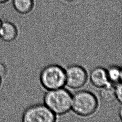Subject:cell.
Masks as SVG:
<instances>
[{"instance_id":"obj_14","label":"cell","mask_w":122,"mask_h":122,"mask_svg":"<svg viewBox=\"0 0 122 122\" xmlns=\"http://www.w3.org/2000/svg\"><path fill=\"white\" fill-rule=\"evenodd\" d=\"M119 117H120V119L122 121V106L119 109Z\"/></svg>"},{"instance_id":"obj_16","label":"cell","mask_w":122,"mask_h":122,"mask_svg":"<svg viewBox=\"0 0 122 122\" xmlns=\"http://www.w3.org/2000/svg\"><path fill=\"white\" fill-rule=\"evenodd\" d=\"M2 20H1V18H0V27L1 25V23H2Z\"/></svg>"},{"instance_id":"obj_9","label":"cell","mask_w":122,"mask_h":122,"mask_svg":"<svg viewBox=\"0 0 122 122\" xmlns=\"http://www.w3.org/2000/svg\"><path fill=\"white\" fill-rule=\"evenodd\" d=\"M101 88L100 96L104 102L109 103L115 101L116 99L115 88L112 83L110 82Z\"/></svg>"},{"instance_id":"obj_10","label":"cell","mask_w":122,"mask_h":122,"mask_svg":"<svg viewBox=\"0 0 122 122\" xmlns=\"http://www.w3.org/2000/svg\"><path fill=\"white\" fill-rule=\"evenodd\" d=\"M107 76L109 82L112 84L119 83L121 81V68L112 65L106 70Z\"/></svg>"},{"instance_id":"obj_5","label":"cell","mask_w":122,"mask_h":122,"mask_svg":"<svg viewBox=\"0 0 122 122\" xmlns=\"http://www.w3.org/2000/svg\"><path fill=\"white\" fill-rule=\"evenodd\" d=\"M65 71V84L72 89H78L82 87L86 82L87 74L81 66L72 65L69 66Z\"/></svg>"},{"instance_id":"obj_3","label":"cell","mask_w":122,"mask_h":122,"mask_svg":"<svg viewBox=\"0 0 122 122\" xmlns=\"http://www.w3.org/2000/svg\"><path fill=\"white\" fill-rule=\"evenodd\" d=\"M40 81L47 91L62 88L65 84V71L58 65L48 64L42 70Z\"/></svg>"},{"instance_id":"obj_4","label":"cell","mask_w":122,"mask_h":122,"mask_svg":"<svg viewBox=\"0 0 122 122\" xmlns=\"http://www.w3.org/2000/svg\"><path fill=\"white\" fill-rule=\"evenodd\" d=\"M55 120V114L44 104H38L28 108L22 118V122H53Z\"/></svg>"},{"instance_id":"obj_12","label":"cell","mask_w":122,"mask_h":122,"mask_svg":"<svg viewBox=\"0 0 122 122\" xmlns=\"http://www.w3.org/2000/svg\"><path fill=\"white\" fill-rule=\"evenodd\" d=\"M7 72V69L6 66L2 63H0V77L1 79L5 77Z\"/></svg>"},{"instance_id":"obj_1","label":"cell","mask_w":122,"mask_h":122,"mask_svg":"<svg viewBox=\"0 0 122 122\" xmlns=\"http://www.w3.org/2000/svg\"><path fill=\"white\" fill-rule=\"evenodd\" d=\"M43 103L55 114L61 115L71 109L72 96L69 91L62 88L48 90L43 97Z\"/></svg>"},{"instance_id":"obj_6","label":"cell","mask_w":122,"mask_h":122,"mask_svg":"<svg viewBox=\"0 0 122 122\" xmlns=\"http://www.w3.org/2000/svg\"><path fill=\"white\" fill-rule=\"evenodd\" d=\"M14 11L25 17H29L33 13L36 6L35 0H11Z\"/></svg>"},{"instance_id":"obj_17","label":"cell","mask_w":122,"mask_h":122,"mask_svg":"<svg viewBox=\"0 0 122 122\" xmlns=\"http://www.w3.org/2000/svg\"><path fill=\"white\" fill-rule=\"evenodd\" d=\"M1 77H0V84H1Z\"/></svg>"},{"instance_id":"obj_18","label":"cell","mask_w":122,"mask_h":122,"mask_svg":"<svg viewBox=\"0 0 122 122\" xmlns=\"http://www.w3.org/2000/svg\"></svg>"},{"instance_id":"obj_2","label":"cell","mask_w":122,"mask_h":122,"mask_svg":"<svg viewBox=\"0 0 122 122\" xmlns=\"http://www.w3.org/2000/svg\"><path fill=\"white\" fill-rule=\"evenodd\" d=\"M98 101L95 96L87 91H80L72 96L71 108L76 114L87 116L93 114L97 110Z\"/></svg>"},{"instance_id":"obj_13","label":"cell","mask_w":122,"mask_h":122,"mask_svg":"<svg viewBox=\"0 0 122 122\" xmlns=\"http://www.w3.org/2000/svg\"><path fill=\"white\" fill-rule=\"evenodd\" d=\"M11 0H0V5H4L9 3Z\"/></svg>"},{"instance_id":"obj_8","label":"cell","mask_w":122,"mask_h":122,"mask_svg":"<svg viewBox=\"0 0 122 122\" xmlns=\"http://www.w3.org/2000/svg\"><path fill=\"white\" fill-rule=\"evenodd\" d=\"M17 36V28L13 23L8 21L2 22L0 27V38L2 40L6 41H11Z\"/></svg>"},{"instance_id":"obj_11","label":"cell","mask_w":122,"mask_h":122,"mask_svg":"<svg viewBox=\"0 0 122 122\" xmlns=\"http://www.w3.org/2000/svg\"><path fill=\"white\" fill-rule=\"evenodd\" d=\"M116 99L122 104V84H119L115 88Z\"/></svg>"},{"instance_id":"obj_7","label":"cell","mask_w":122,"mask_h":122,"mask_svg":"<svg viewBox=\"0 0 122 122\" xmlns=\"http://www.w3.org/2000/svg\"><path fill=\"white\" fill-rule=\"evenodd\" d=\"M90 80L93 85L98 88H102L110 83L106 70L100 67L95 68L92 71Z\"/></svg>"},{"instance_id":"obj_15","label":"cell","mask_w":122,"mask_h":122,"mask_svg":"<svg viewBox=\"0 0 122 122\" xmlns=\"http://www.w3.org/2000/svg\"><path fill=\"white\" fill-rule=\"evenodd\" d=\"M121 81H122V67L121 68Z\"/></svg>"}]
</instances>
